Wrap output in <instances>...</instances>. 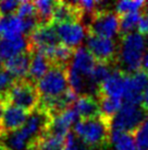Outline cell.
Masks as SVG:
<instances>
[{
	"label": "cell",
	"instance_id": "1",
	"mask_svg": "<svg viewBox=\"0 0 148 150\" xmlns=\"http://www.w3.org/2000/svg\"><path fill=\"white\" fill-rule=\"evenodd\" d=\"M112 122L103 116L81 120L73 127V132L91 149H106L111 145Z\"/></svg>",
	"mask_w": 148,
	"mask_h": 150
},
{
	"label": "cell",
	"instance_id": "2",
	"mask_svg": "<svg viewBox=\"0 0 148 150\" xmlns=\"http://www.w3.org/2000/svg\"><path fill=\"white\" fill-rule=\"evenodd\" d=\"M119 57L118 64L119 69L125 74L131 75L140 70L145 50V38L138 32H132L120 38Z\"/></svg>",
	"mask_w": 148,
	"mask_h": 150
},
{
	"label": "cell",
	"instance_id": "3",
	"mask_svg": "<svg viewBox=\"0 0 148 150\" xmlns=\"http://www.w3.org/2000/svg\"><path fill=\"white\" fill-rule=\"evenodd\" d=\"M40 96L36 84L29 81L27 78L15 80L10 88L7 96V104L14 105L26 112L32 113L39 104ZM7 105V106H8Z\"/></svg>",
	"mask_w": 148,
	"mask_h": 150
},
{
	"label": "cell",
	"instance_id": "4",
	"mask_svg": "<svg viewBox=\"0 0 148 150\" xmlns=\"http://www.w3.org/2000/svg\"><path fill=\"white\" fill-rule=\"evenodd\" d=\"M68 68L69 66L52 65L43 78L36 83L40 99H49L61 96L69 90L68 81Z\"/></svg>",
	"mask_w": 148,
	"mask_h": 150
},
{
	"label": "cell",
	"instance_id": "5",
	"mask_svg": "<svg viewBox=\"0 0 148 150\" xmlns=\"http://www.w3.org/2000/svg\"><path fill=\"white\" fill-rule=\"evenodd\" d=\"M91 17V21L86 26L87 34L106 38L119 34V16L112 10H97Z\"/></svg>",
	"mask_w": 148,
	"mask_h": 150
},
{
	"label": "cell",
	"instance_id": "6",
	"mask_svg": "<svg viewBox=\"0 0 148 150\" xmlns=\"http://www.w3.org/2000/svg\"><path fill=\"white\" fill-rule=\"evenodd\" d=\"M147 118V114L140 105L123 103L112 121V130L134 134Z\"/></svg>",
	"mask_w": 148,
	"mask_h": 150
},
{
	"label": "cell",
	"instance_id": "7",
	"mask_svg": "<svg viewBox=\"0 0 148 150\" xmlns=\"http://www.w3.org/2000/svg\"><path fill=\"white\" fill-rule=\"evenodd\" d=\"M87 50L95 58L96 63L107 64L117 67L119 57V47L112 38H99L87 34Z\"/></svg>",
	"mask_w": 148,
	"mask_h": 150
},
{
	"label": "cell",
	"instance_id": "8",
	"mask_svg": "<svg viewBox=\"0 0 148 150\" xmlns=\"http://www.w3.org/2000/svg\"><path fill=\"white\" fill-rule=\"evenodd\" d=\"M29 50L35 52H45L59 44H62L54 24L38 25L29 38Z\"/></svg>",
	"mask_w": 148,
	"mask_h": 150
},
{
	"label": "cell",
	"instance_id": "9",
	"mask_svg": "<svg viewBox=\"0 0 148 150\" xmlns=\"http://www.w3.org/2000/svg\"><path fill=\"white\" fill-rule=\"evenodd\" d=\"M83 17H84V11L78 6L77 1H74V2L56 1L51 24L57 25L62 23H77L82 21Z\"/></svg>",
	"mask_w": 148,
	"mask_h": 150
},
{
	"label": "cell",
	"instance_id": "10",
	"mask_svg": "<svg viewBox=\"0 0 148 150\" xmlns=\"http://www.w3.org/2000/svg\"><path fill=\"white\" fill-rule=\"evenodd\" d=\"M128 78V74H125L118 67H115L110 77L100 86L99 91L97 93V98L100 96H107L122 99L124 96V92H125V89H126Z\"/></svg>",
	"mask_w": 148,
	"mask_h": 150
},
{
	"label": "cell",
	"instance_id": "11",
	"mask_svg": "<svg viewBox=\"0 0 148 150\" xmlns=\"http://www.w3.org/2000/svg\"><path fill=\"white\" fill-rule=\"evenodd\" d=\"M29 115V112H26L20 108H17L14 105L6 106L3 110L1 123H0V127H1L4 138L7 137L9 134L22 128L27 121Z\"/></svg>",
	"mask_w": 148,
	"mask_h": 150
},
{
	"label": "cell",
	"instance_id": "12",
	"mask_svg": "<svg viewBox=\"0 0 148 150\" xmlns=\"http://www.w3.org/2000/svg\"><path fill=\"white\" fill-rule=\"evenodd\" d=\"M56 30L62 44L73 50H77L85 36V29L81 22L57 24Z\"/></svg>",
	"mask_w": 148,
	"mask_h": 150
},
{
	"label": "cell",
	"instance_id": "13",
	"mask_svg": "<svg viewBox=\"0 0 148 150\" xmlns=\"http://www.w3.org/2000/svg\"><path fill=\"white\" fill-rule=\"evenodd\" d=\"M32 62V50H26L3 62V68L17 80L27 78Z\"/></svg>",
	"mask_w": 148,
	"mask_h": 150
},
{
	"label": "cell",
	"instance_id": "14",
	"mask_svg": "<svg viewBox=\"0 0 148 150\" xmlns=\"http://www.w3.org/2000/svg\"><path fill=\"white\" fill-rule=\"evenodd\" d=\"M78 117H80V115L73 106L68 108L61 114L56 115L54 117V121L51 123V126H50L48 133L66 138V135L71 132V126L75 125L78 122Z\"/></svg>",
	"mask_w": 148,
	"mask_h": 150
},
{
	"label": "cell",
	"instance_id": "15",
	"mask_svg": "<svg viewBox=\"0 0 148 150\" xmlns=\"http://www.w3.org/2000/svg\"><path fill=\"white\" fill-rule=\"evenodd\" d=\"M73 108L82 120L101 116L98 99H96V96L91 94H83L77 96L75 103L73 104Z\"/></svg>",
	"mask_w": 148,
	"mask_h": 150
},
{
	"label": "cell",
	"instance_id": "16",
	"mask_svg": "<svg viewBox=\"0 0 148 150\" xmlns=\"http://www.w3.org/2000/svg\"><path fill=\"white\" fill-rule=\"evenodd\" d=\"M29 50V38L24 35L13 38H0V56L4 60Z\"/></svg>",
	"mask_w": 148,
	"mask_h": 150
},
{
	"label": "cell",
	"instance_id": "17",
	"mask_svg": "<svg viewBox=\"0 0 148 150\" xmlns=\"http://www.w3.org/2000/svg\"><path fill=\"white\" fill-rule=\"evenodd\" d=\"M51 66H52V63L45 55H43L39 52L32 50V62L29 66L27 79L36 84L47 74V71L49 70Z\"/></svg>",
	"mask_w": 148,
	"mask_h": 150
},
{
	"label": "cell",
	"instance_id": "18",
	"mask_svg": "<svg viewBox=\"0 0 148 150\" xmlns=\"http://www.w3.org/2000/svg\"><path fill=\"white\" fill-rule=\"evenodd\" d=\"M71 65L76 70L80 71L83 76L91 77V72H93L95 66H96V60L87 48L78 47L77 50H75Z\"/></svg>",
	"mask_w": 148,
	"mask_h": 150
},
{
	"label": "cell",
	"instance_id": "19",
	"mask_svg": "<svg viewBox=\"0 0 148 150\" xmlns=\"http://www.w3.org/2000/svg\"><path fill=\"white\" fill-rule=\"evenodd\" d=\"M20 35H23V26L17 14L0 16V38H13Z\"/></svg>",
	"mask_w": 148,
	"mask_h": 150
},
{
	"label": "cell",
	"instance_id": "20",
	"mask_svg": "<svg viewBox=\"0 0 148 150\" xmlns=\"http://www.w3.org/2000/svg\"><path fill=\"white\" fill-rule=\"evenodd\" d=\"M29 146L36 147L38 150H64L66 138L47 133L35 138L27 147Z\"/></svg>",
	"mask_w": 148,
	"mask_h": 150
},
{
	"label": "cell",
	"instance_id": "21",
	"mask_svg": "<svg viewBox=\"0 0 148 150\" xmlns=\"http://www.w3.org/2000/svg\"><path fill=\"white\" fill-rule=\"evenodd\" d=\"M100 105V111H101V116L106 118L107 121L112 122L114 116L118 114L120 108L123 104L122 99L118 98H112V96H100L97 98Z\"/></svg>",
	"mask_w": 148,
	"mask_h": 150
},
{
	"label": "cell",
	"instance_id": "22",
	"mask_svg": "<svg viewBox=\"0 0 148 150\" xmlns=\"http://www.w3.org/2000/svg\"><path fill=\"white\" fill-rule=\"evenodd\" d=\"M111 142L114 144L115 150H137L133 134L111 130Z\"/></svg>",
	"mask_w": 148,
	"mask_h": 150
},
{
	"label": "cell",
	"instance_id": "23",
	"mask_svg": "<svg viewBox=\"0 0 148 150\" xmlns=\"http://www.w3.org/2000/svg\"><path fill=\"white\" fill-rule=\"evenodd\" d=\"M142 13L140 11L136 12L125 13L119 16V36L122 38L126 34L132 33V31L135 29L140 22Z\"/></svg>",
	"mask_w": 148,
	"mask_h": 150
},
{
	"label": "cell",
	"instance_id": "24",
	"mask_svg": "<svg viewBox=\"0 0 148 150\" xmlns=\"http://www.w3.org/2000/svg\"><path fill=\"white\" fill-rule=\"evenodd\" d=\"M114 68L115 67L107 65V64L96 63V66H95L94 70H93L91 75V82L99 89L100 86L110 77V75L112 74V71H113Z\"/></svg>",
	"mask_w": 148,
	"mask_h": 150
},
{
	"label": "cell",
	"instance_id": "25",
	"mask_svg": "<svg viewBox=\"0 0 148 150\" xmlns=\"http://www.w3.org/2000/svg\"><path fill=\"white\" fill-rule=\"evenodd\" d=\"M15 80L17 79L10 75L8 71L4 70L3 68L0 69V104L3 105V108L8 105L7 104L8 92Z\"/></svg>",
	"mask_w": 148,
	"mask_h": 150
},
{
	"label": "cell",
	"instance_id": "26",
	"mask_svg": "<svg viewBox=\"0 0 148 150\" xmlns=\"http://www.w3.org/2000/svg\"><path fill=\"white\" fill-rule=\"evenodd\" d=\"M145 1L137 0V1H119L115 4V13L118 16H122L125 13L136 12L145 6Z\"/></svg>",
	"mask_w": 148,
	"mask_h": 150
},
{
	"label": "cell",
	"instance_id": "27",
	"mask_svg": "<svg viewBox=\"0 0 148 150\" xmlns=\"http://www.w3.org/2000/svg\"><path fill=\"white\" fill-rule=\"evenodd\" d=\"M137 150H148V117L134 134Z\"/></svg>",
	"mask_w": 148,
	"mask_h": 150
},
{
	"label": "cell",
	"instance_id": "28",
	"mask_svg": "<svg viewBox=\"0 0 148 150\" xmlns=\"http://www.w3.org/2000/svg\"><path fill=\"white\" fill-rule=\"evenodd\" d=\"M64 150H91V148L71 130L66 136V148Z\"/></svg>",
	"mask_w": 148,
	"mask_h": 150
},
{
	"label": "cell",
	"instance_id": "29",
	"mask_svg": "<svg viewBox=\"0 0 148 150\" xmlns=\"http://www.w3.org/2000/svg\"><path fill=\"white\" fill-rule=\"evenodd\" d=\"M15 14L20 18L21 20L32 17H38L37 9L35 7L34 1H21Z\"/></svg>",
	"mask_w": 148,
	"mask_h": 150
},
{
	"label": "cell",
	"instance_id": "30",
	"mask_svg": "<svg viewBox=\"0 0 148 150\" xmlns=\"http://www.w3.org/2000/svg\"><path fill=\"white\" fill-rule=\"evenodd\" d=\"M20 2L21 1H14V0L0 1V16L15 14L19 6H20Z\"/></svg>",
	"mask_w": 148,
	"mask_h": 150
},
{
	"label": "cell",
	"instance_id": "31",
	"mask_svg": "<svg viewBox=\"0 0 148 150\" xmlns=\"http://www.w3.org/2000/svg\"><path fill=\"white\" fill-rule=\"evenodd\" d=\"M137 31L142 36L148 38V13L142 12L140 22L137 24Z\"/></svg>",
	"mask_w": 148,
	"mask_h": 150
},
{
	"label": "cell",
	"instance_id": "32",
	"mask_svg": "<svg viewBox=\"0 0 148 150\" xmlns=\"http://www.w3.org/2000/svg\"><path fill=\"white\" fill-rule=\"evenodd\" d=\"M142 108L145 111V113L148 115V88L145 90L144 96H143V101H142V104H140Z\"/></svg>",
	"mask_w": 148,
	"mask_h": 150
},
{
	"label": "cell",
	"instance_id": "33",
	"mask_svg": "<svg viewBox=\"0 0 148 150\" xmlns=\"http://www.w3.org/2000/svg\"><path fill=\"white\" fill-rule=\"evenodd\" d=\"M142 65H143V69L148 72V50L146 52V54H145L144 58H143V64Z\"/></svg>",
	"mask_w": 148,
	"mask_h": 150
},
{
	"label": "cell",
	"instance_id": "34",
	"mask_svg": "<svg viewBox=\"0 0 148 150\" xmlns=\"http://www.w3.org/2000/svg\"><path fill=\"white\" fill-rule=\"evenodd\" d=\"M0 150H12V149L7 147L4 144H2V142H0Z\"/></svg>",
	"mask_w": 148,
	"mask_h": 150
},
{
	"label": "cell",
	"instance_id": "35",
	"mask_svg": "<svg viewBox=\"0 0 148 150\" xmlns=\"http://www.w3.org/2000/svg\"><path fill=\"white\" fill-rule=\"evenodd\" d=\"M144 7H145V10H144V11L146 13H148V2H146V4H145Z\"/></svg>",
	"mask_w": 148,
	"mask_h": 150
},
{
	"label": "cell",
	"instance_id": "36",
	"mask_svg": "<svg viewBox=\"0 0 148 150\" xmlns=\"http://www.w3.org/2000/svg\"><path fill=\"white\" fill-rule=\"evenodd\" d=\"M2 67H3V63H2V58L0 56V69H2Z\"/></svg>",
	"mask_w": 148,
	"mask_h": 150
},
{
	"label": "cell",
	"instance_id": "37",
	"mask_svg": "<svg viewBox=\"0 0 148 150\" xmlns=\"http://www.w3.org/2000/svg\"><path fill=\"white\" fill-rule=\"evenodd\" d=\"M0 139H1V138H0Z\"/></svg>",
	"mask_w": 148,
	"mask_h": 150
}]
</instances>
